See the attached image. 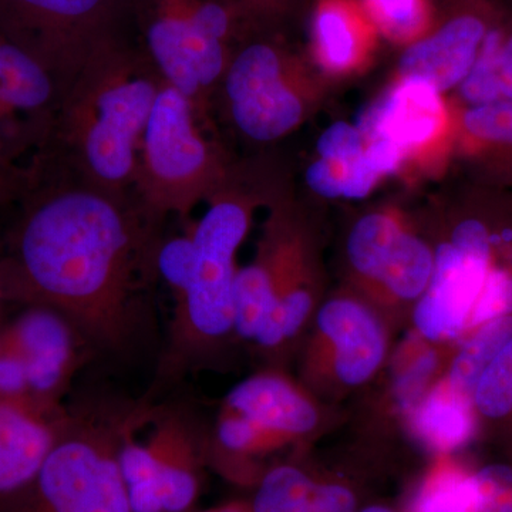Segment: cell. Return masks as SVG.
Returning <instances> with one entry per match:
<instances>
[{
  "label": "cell",
  "mask_w": 512,
  "mask_h": 512,
  "mask_svg": "<svg viewBox=\"0 0 512 512\" xmlns=\"http://www.w3.org/2000/svg\"><path fill=\"white\" fill-rule=\"evenodd\" d=\"M0 258L9 302L62 313L93 352L124 356L150 328L153 224L128 198L33 180Z\"/></svg>",
  "instance_id": "obj_1"
},
{
  "label": "cell",
  "mask_w": 512,
  "mask_h": 512,
  "mask_svg": "<svg viewBox=\"0 0 512 512\" xmlns=\"http://www.w3.org/2000/svg\"><path fill=\"white\" fill-rule=\"evenodd\" d=\"M164 80L130 39L104 47L63 97L52 147L59 144L82 183L128 198L138 153Z\"/></svg>",
  "instance_id": "obj_2"
},
{
  "label": "cell",
  "mask_w": 512,
  "mask_h": 512,
  "mask_svg": "<svg viewBox=\"0 0 512 512\" xmlns=\"http://www.w3.org/2000/svg\"><path fill=\"white\" fill-rule=\"evenodd\" d=\"M66 423L28 484L0 498V512H131L119 456L128 434L150 423L148 400L90 399Z\"/></svg>",
  "instance_id": "obj_3"
},
{
  "label": "cell",
  "mask_w": 512,
  "mask_h": 512,
  "mask_svg": "<svg viewBox=\"0 0 512 512\" xmlns=\"http://www.w3.org/2000/svg\"><path fill=\"white\" fill-rule=\"evenodd\" d=\"M256 204L254 194L229 181L208 201L204 217L192 222L190 266L183 288L173 298L158 382L170 383L205 365L235 333V259L251 228Z\"/></svg>",
  "instance_id": "obj_4"
},
{
  "label": "cell",
  "mask_w": 512,
  "mask_h": 512,
  "mask_svg": "<svg viewBox=\"0 0 512 512\" xmlns=\"http://www.w3.org/2000/svg\"><path fill=\"white\" fill-rule=\"evenodd\" d=\"M201 120L195 104L164 82L141 141L134 183L138 208L153 224L167 215L188 220L200 202L229 183L224 158Z\"/></svg>",
  "instance_id": "obj_5"
},
{
  "label": "cell",
  "mask_w": 512,
  "mask_h": 512,
  "mask_svg": "<svg viewBox=\"0 0 512 512\" xmlns=\"http://www.w3.org/2000/svg\"><path fill=\"white\" fill-rule=\"evenodd\" d=\"M133 0H0V36L46 67L64 94L104 47L130 39Z\"/></svg>",
  "instance_id": "obj_6"
},
{
  "label": "cell",
  "mask_w": 512,
  "mask_h": 512,
  "mask_svg": "<svg viewBox=\"0 0 512 512\" xmlns=\"http://www.w3.org/2000/svg\"><path fill=\"white\" fill-rule=\"evenodd\" d=\"M234 126L258 143L288 136L308 114L305 70L284 43L256 32L235 49L222 79Z\"/></svg>",
  "instance_id": "obj_7"
},
{
  "label": "cell",
  "mask_w": 512,
  "mask_h": 512,
  "mask_svg": "<svg viewBox=\"0 0 512 512\" xmlns=\"http://www.w3.org/2000/svg\"><path fill=\"white\" fill-rule=\"evenodd\" d=\"M195 0H133V26L141 50L165 83L204 113L205 101L224 79L235 47L205 29Z\"/></svg>",
  "instance_id": "obj_8"
},
{
  "label": "cell",
  "mask_w": 512,
  "mask_h": 512,
  "mask_svg": "<svg viewBox=\"0 0 512 512\" xmlns=\"http://www.w3.org/2000/svg\"><path fill=\"white\" fill-rule=\"evenodd\" d=\"M64 92L56 77L0 36V161L37 167L55 137ZM30 170V168H26Z\"/></svg>",
  "instance_id": "obj_9"
},
{
  "label": "cell",
  "mask_w": 512,
  "mask_h": 512,
  "mask_svg": "<svg viewBox=\"0 0 512 512\" xmlns=\"http://www.w3.org/2000/svg\"><path fill=\"white\" fill-rule=\"evenodd\" d=\"M20 306L0 330L22 359L32 399L57 409L93 349L62 313L42 305Z\"/></svg>",
  "instance_id": "obj_10"
},
{
  "label": "cell",
  "mask_w": 512,
  "mask_h": 512,
  "mask_svg": "<svg viewBox=\"0 0 512 512\" xmlns=\"http://www.w3.org/2000/svg\"><path fill=\"white\" fill-rule=\"evenodd\" d=\"M501 6L498 0H454L429 35L406 47L399 76L423 80L443 94L457 89L473 69Z\"/></svg>",
  "instance_id": "obj_11"
},
{
  "label": "cell",
  "mask_w": 512,
  "mask_h": 512,
  "mask_svg": "<svg viewBox=\"0 0 512 512\" xmlns=\"http://www.w3.org/2000/svg\"><path fill=\"white\" fill-rule=\"evenodd\" d=\"M348 258L357 274L400 301H419L434 269V252L383 212L367 214L353 225Z\"/></svg>",
  "instance_id": "obj_12"
},
{
  "label": "cell",
  "mask_w": 512,
  "mask_h": 512,
  "mask_svg": "<svg viewBox=\"0 0 512 512\" xmlns=\"http://www.w3.org/2000/svg\"><path fill=\"white\" fill-rule=\"evenodd\" d=\"M444 94L419 79H402L366 114L362 128L367 138H380L400 151L404 161L443 143L457 133V123Z\"/></svg>",
  "instance_id": "obj_13"
},
{
  "label": "cell",
  "mask_w": 512,
  "mask_h": 512,
  "mask_svg": "<svg viewBox=\"0 0 512 512\" xmlns=\"http://www.w3.org/2000/svg\"><path fill=\"white\" fill-rule=\"evenodd\" d=\"M488 276L483 262L461 254L450 242L434 252L430 284L414 309V325L430 342H450L467 335L468 320Z\"/></svg>",
  "instance_id": "obj_14"
},
{
  "label": "cell",
  "mask_w": 512,
  "mask_h": 512,
  "mask_svg": "<svg viewBox=\"0 0 512 512\" xmlns=\"http://www.w3.org/2000/svg\"><path fill=\"white\" fill-rule=\"evenodd\" d=\"M69 407H45L0 396V498L28 484L50 453Z\"/></svg>",
  "instance_id": "obj_15"
},
{
  "label": "cell",
  "mask_w": 512,
  "mask_h": 512,
  "mask_svg": "<svg viewBox=\"0 0 512 512\" xmlns=\"http://www.w3.org/2000/svg\"><path fill=\"white\" fill-rule=\"evenodd\" d=\"M316 325L333 349V369L340 383L356 387L366 383L387 352L386 332L375 313L349 298L330 299L322 306Z\"/></svg>",
  "instance_id": "obj_16"
},
{
  "label": "cell",
  "mask_w": 512,
  "mask_h": 512,
  "mask_svg": "<svg viewBox=\"0 0 512 512\" xmlns=\"http://www.w3.org/2000/svg\"><path fill=\"white\" fill-rule=\"evenodd\" d=\"M222 410L254 424L275 446L311 433L319 420L311 400L275 373H261L237 384L225 397Z\"/></svg>",
  "instance_id": "obj_17"
},
{
  "label": "cell",
  "mask_w": 512,
  "mask_h": 512,
  "mask_svg": "<svg viewBox=\"0 0 512 512\" xmlns=\"http://www.w3.org/2000/svg\"><path fill=\"white\" fill-rule=\"evenodd\" d=\"M377 30L359 0H318L311 20V49L330 74L365 66L377 43Z\"/></svg>",
  "instance_id": "obj_18"
},
{
  "label": "cell",
  "mask_w": 512,
  "mask_h": 512,
  "mask_svg": "<svg viewBox=\"0 0 512 512\" xmlns=\"http://www.w3.org/2000/svg\"><path fill=\"white\" fill-rule=\"evenodd\" d=\"M457 136L478 184L512 188V100L464 107Z\"/></svg>",
  "instance_id": "obj_19"
},
{
  "label": "cell",
  "mask_w": 512,
  "mask_h": 512,
  "mask_svg": "<svg viewBox=\"0 0 512 512\" xmlns=\"http://www.w3.org/2000/svg\"><path fill=\"white\" fill-rule=\"evenodd\" d=\"M356 498L339 484H316L293 466L272 468L256 490L252 512H355Z\"/></svg>",
  "instance_id": "obj_20"
},
{
  "label": "cell",
  "mask_w": 512,
  "mask_h": 512,
  "mask_svg": "<svg viewBox=\"0 0 512 512\" xmlns=\"http://www.w3.org/2000/svg\"><path fill=\"white\" fill-rule=\"evenodd\" d=\"M402 164V156L392 146L369 140L365 154L355 161H313L306 170V184L322 197L359 200L372 192L380 178L399 170Z\"/></svg>",
  "instance_id": "obj_21"
},
{
  "label": "cell",
  "mask_w": 512,
  "mask_h": 512,
  "mask_svg": "<svg viewBox=\"0 0 512 512\" xmlns=\"http://www.w3.org/2000/svg\"><path fill=\"white\" fill-rule=\"evenodd\" d=\"M457 92L463 109L512 100V9L501 6L473 69Z\"/></svg>",
  "instance_id": "obj_22"
},
{
  "label": "cell",
  "mask_w": 512,
  "mask_h": 512,
  "mask_svg": "<svg viewBox=\"0 0 512 512\" xmlns=\"http://www.w3.org/2000/svg\"><path fill=\"white\" fill-rule=\"evenodd\" d=\"M412 424L420 439L441 453L467 446L478 429L473 402L458 396L444 379L414 406Z\"/></svg>",
  "instance_id": "obj_23"
},
{
  "label": "cell",
  "mask_w": 512,
  "mask_h": 512,
  "mask_svg": "<svg viewBox=\"0 0 512 512\" xmlns=\"http://www.w3.org/2000/svg\"><path fill=\"white\" fill-rule=\"evenodd\" d=\"M512 339V316L488 320L471 330L448 369L446 382L453 392L473 402L484 370Z\"/></svg>",
  "instance_id": "obj_24"
},
{
  "label": "cell",
  "mask_w": 512,
  "mask_h": 512,
  "mask_svg": "<svg viewBox=\"0 0 512 512\" xmlns=\"http://www.w3.org/2000/svg\"><path fill=\"white\" fill-rule=\"evenodd\" d=\"M275 293L271 275L262 259L238 269L234 289L235 333L241 339L256 342L264 330L272 309Z\"/></svg>",
  "instance_id": "obj_25"
},
{
  "label": "cell",
  "mask_w": 512,
  "mask_h": 512,
  "mask_svg": "<svg viewBox=\"0 0 512 512\" xmlns=\"http://www.w3.org/2000/svg\"><path fill=\"white\" fill-rule=\"evenodd\" d=\"M377 33L410 46L436 26L431 0H359Z\"/></svg>",
  "instance_id": "obj_26"
},
{
  "label": "cell",
  "mask_w": 512,
  "mask_h": 512,
  "mask_svg": "<svg viewBox=\"0 0 512 512\" xmlns=\"http://www.w3.org/2000/svg\"><path fill=\"white\" fill-rule=\"evenodd\" d=\"M450 512H512V461L464 471Z\"/></svg>",
  "instance_id": "obj_27"
},
{
  "label": "cell",
  "mask_w": 512,
  "mask_h": 512,
  "mask_svg": "<svg viewBox=\"0 0 512 512\" xmlns=\"http://www.w3.org/2000/svg\"><path fill=\"white\" fill-rule=\"evenodd\" d=\"M473 406L478 420L488 424L512 423V339L478 380Z\"/></svg>",
  "instance_id": "obj_28"
},
{
  "label": "cell",
  "mask_w": 512,
  "mask_h": 512,
  "mask_svg": "<svg viewBox=\"0 0 512 512\" xmlns=\"http://www.w3.org/2000/svg\"><path fill=\"white\" fill-rule=\"evenodd\" d=\"M366 148L367 137L362 128L340 121L323 131L322 136L319 137L316 151H318L319 158H323V160L349 163V161H355L362 157Z\"/></svg>",
  "instance_id": "obj_29"
},
{
  "label": "cell",
  "mask_w": 512,
  "mask_h": 512,
  "mask_svg": "<svg viewBox=\"0 0 512 512\" xmlns=\"http://www.w3.org/2000/svg\"><path fill=\"white\" fill-rule=\"evenodd\" d=\"M437 367V359L434 357L433 352L419 357L410 369L400 376L396 384L397 400L400 406L410 407L416 406L419 403L420 396L423 394L424 387L429 382L431 375Z\"/></svg>",
  "instance_id": "obj_30"
},
{
  "label": "cell",
  "mask_w": 512,
  "mask_h": 512,
  "mask_svg": "<svg viewBox=\"0 0 512 512\" xmlns=\"http://www.w3.org/2000/svg\"><path fill=\"white\" fill-rule=\"evenodd\" d=\"M244 13L261 29H272L291 12L296 0H222Z\"/></svg>",
  "instance_id": "obj_31"
},
{
  "label": "cell",
  "mask_w": 512,
  "mask_h": 512,
  "mask_svg": "<svg viewBox=\"0 0 512 512\" xmlns=\"http://www.w3.org/2000/svg\"><path fill=\"white\" fill-rule=\"evenodd\" d=\"M35 178V171L0 161V204L22 200Z\"/></svg>",
  "instance_id": "obj_32"
},
{
  "label": "cell",
  "mask_w": 512,
  "mask_h": 512,
  "mask_svg": "<svg viewBox=\"0 0 512 512\" xmlns=\"http://www.w3.org/2000/svg\"><path fill=\"white\" fill-rule=\"evenodd\" d=\"M9 303L8 291H6L5 279L0 268V326L5 322V306Z\"/></svg>",
  "instance_id": "obj_33"
},
{
  "label": "cell",
  "mask_w": 512,
  "mask_h": 512,
  "mask_svg": "<svg viewBox=\"0 0 512 512\" xmlns=\"http://www.w3.org/2000/svg\"><path fill=\"white\" fill-rule=\"evenodd\" d=\"M360 512H393L390 508L382 507V505H372V507H367L366 510Z\"/></svg>",
  "instance_id": "obj_34"
},
{
  "label": "cell",
  "mask_w": 512,
  "mask_h": 512,
  "mask_svg": "<svg viewBox=\"0 0 512 512\" xmlns=\"http://www.w3.org/2000/svg\"><path fill=\"white\" fill-rule=\"evenodd\" d=\"M208 512H242L237 510V508H224V510H215V511H208Z\"/></svg>",
  "instance_id": "obj_35"
}]
</instances>
